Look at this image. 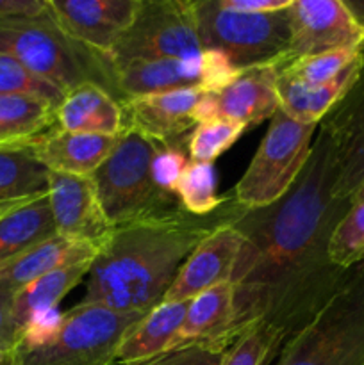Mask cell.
<instances>
[{
    "label": "cell",
    "mask_w": 364,
    "mask_h": 365,
    "mask_svg": "<svg viewBox=\"0 0 364 365\" xmlns=\"http://www.w3.org/2000/svg\"><path fill=\"white\" fill-rule=\"evenodd\" d=\"M338 168L327 132L318 125L313 152L288 195L234 221L241 252L232 271L236 335L264 321L288 341L309 323L345 280L330 259V239L350 202L335 195Z\"/></svg>",
    "instance_id": "obj_1"
},
{
    "label": "cell",
    "mask_w": 364,
    "mask_h": 365,
    "mask_svg": "<svg viewBox=\"0 0 364 365\" xmlns=\"http://www.w3.org/2000/svg\"><path fill=\"white\" fill-rule=\"evenodd\" d=\"M241 212L228 195L225 205L206 217L175 210L113 227L89 266L79 303L121 314L148 312L163 302L189 253Z\"/></svg>",
    "instance_id": "obj_2"
},
{
    "label": "cell",
    "mask_w": 364,
    "mask_h": 365,
    "mask_svg": "<svg viewBox=\"0 0 364 365\" xmlns=\"http://www.w3.org/2000/svg\"><path fill=\"white\" fill-rule=\"evenodd\" d=\"M273 365H364V262L282 344Z\"/></svg>",
    "instance_id": "obj_3"
},
{
    "label": "cell",
    "mask_w": 364,
    "mask_h": 365,
    "mask_svg": "<svg viewBox=\"0 0 364 365\" xmlns=\"http://www.w3.org/2000/svg\"><path fill=\"white\" fill-rule=\"evenodd\" d=\"M0 53L16 59L64 95L86 82L114 88L106 59L68 38L49 13L38 18L0 20Z\"/></svg>",
    "instance_id": "obj_4"
},
{
    "label": "cell",
    "mask_w": 364,
    "mask_h": 365,
    "mask_svg": "<svg viewBox=\"0 0 364 365\" xmlns=\"http://www.w3.org/2000/svg\"><path fill=\"white\" fill-rule=\"evenodd\" d=\"M159 143L139 132L123 130L102 166L93 175L100 207L111 227L182 210L178 200L156 187L152 159Z\"/></svg>",
    "instance_id": "obj_5"
},
{
    "label": "cell",
    "mask_w": 364,
    "mask_h": 365,
    "mask_svg": "<svg viewBox=\"0 0 364 365\" xmlns=\"http://www.w3.org/2000/svg\"><path fill=\"white\" fill-rule=\"evenodd\" d=\"M193 7L202 48L220 50L239 70L288 59L291 45L288 9L241 13L225 9L220 0H196Z\"/></svg>",
    "instance_id": "obj_6"
},
{
    "label": "cell",
    "mask_w": 364,
    "mask_h": 365,
    "mask_svg": "<svg viewBox=\"0 0 364 365\" xmlns=\"http://www.w3.org/2000/svg\"><path fill=\"white\" fill-rule=\"evenodd\" d=\"M316 132L318 125L296 121L278 109L256 155L231 192L232 200L243 210H257L284 198L309 160Z\"/></svg>",
    "instance_id": "obj_7"
},
{
    "label": "cell",
    "mask_w": 364,
    "mask_h": 365,
    "mask_svg": "<svg viewBox=\"0 0 364 365\" xmlns=\"http://www.w3.org/2000/svg\"><path fill=\"white\" fill-rule=\"evenodd\" d=\"M145 314L77 303L64 312L63 327L52 342L9 353L2 365H113L123 337Z\"/></svg>",
    "instance_id": "obj_8"
},
{
    "label": "cell",
    "mask_w": 364,
    "mask_h": 365,
    "mask_svg": "<svg viewBox=\"0 0 364 365\" xmlns=\"http://www.w3.org/2000/svg\"><path fill=\"white\" fill-rule=\"evenodd\" d=\"M202 50L193 2L141 0L131 27L103 59L113 70L136 61L184 59Z\"/></svg>",
    "instance_id": "obj_9"
},
{
    "label": "cell",
    "mask_w": 364,
    "mask_h": 365,
    "mask_svg": "<svg viewBox=\"0 0 364 365\" xmlns=\"http://www.w3.org/2000/svg\"><path fill=\"white\" fill-rule=\"evenodd\" d=\"M239 68L220 50H202L184 59L136 61L113 68V82L121 98L196 88L216 93L239 75Z\"/></svg>",
    "instance_id": "obj_10"
},
{
    "label": "cell",
    "mask_w": 364,
    "mask_h": 365,
    "mask_svg": "<svg viewBox=\"0 0 364 365\" xmlns=\"http://www.w3.org/2000/svg\"><path fill=\"white\" fill-rule=\"evenodd\" d=\"M288 59L364 45V21L341 0H293Z\"/></svg>",
    "instance_id": "obj_11"
},
{
    "label": "cell",
    "mask_w": 364,
    "mask_h": 365,
    "mask_svg": "<svg viewBox=\"0 0 364 365\" xmlns=\"http://www.w3.org/2000/svg\"><path fill=\"white\" fill-rule=\"evenodd\" d=\"M278 109V63L259 64L239 71L220 91L203 93L195 109V121L198 125L227 120L248 128L271 120Z\"/></svg>",
    "instance_id": "obj_12"
},
{
    "label": "cell",
    "mask_w": 364,
    "mask_h": 365,
    "mask_svg": "<svg viewBox=\"0 0 364 365\" xmlns=\"http://www.w3.org/2000/svg\"><path fill=\"white\" fill-rule=\"evenodd\" d=\"M141 0H46L54 24L70 39L107 57L134 21Z\"/></svg>",
    "instance_id": "obj_13"
},
{
    "label": "cell",
    "mask_w": 364,
    "mask_h": 365,
    "mask_svg": "<svg viewBox=\"0 0 364 365\" xmlns=\"http://www.w3.org/2000/svg\"><path fill=\"white\" fill-rule=\"evenodd\" d=\"M320 127L327 132L334 150L338 168L335 195L352 203L364 189V45L355 82L323 118Z\"/></svg>",
    "instance_id": "obj_14"
},
{
    "label": "cell",
    "mask_w": 364,
    "mask_h": 365,
    "mask_svg": "<svg viewBox=\"0 0 364 365\" xmlns=\"http://www.w3.org/2000/svg\"><path fill=\"white\" fill-rule=\"evenodd\" d=\"M203 93L188 88L121 98L125 130L139 132L159 145L182 146V138L188 141L196 127L195 109Z\"/></svg>",
    "instance_id": "obj_15"
},
{
    "label": "cell",
    "mask_w": 364,
    "mask_h": 365,
    "mask_svg": "<svg viewBox=\"0 0 364 365\" xmlns=\"http://www.w3.org/2000/svg\"><path fill=\"white\" fill-rule=\"evenodd\" d=\"M57 235L100 246L113 230L107 223L91 177H74L49 171L46 191Z\"/></svg>",
    "instance_id": "obj_16"
},
{
    "label": "cell",
    "mask_w": 364,
    "mask_h": 365,
    "mask_svg": "<svg viewBox=\"0 0 364 365\" xmlns=\"http://www.w3.org/2000/svg\"><path fill=\"white\" fill-rule=\"evenodd\" d=\"M234 221L218 227L189 253L163 302H189L207 289L231 282L245 241Z\"/></svg>",
    "instance_id": "obj_17"
},
{
    "label": "cell",
    "mask_w": 364,
    "mask_h": 365,
    "mask_svg": "<svg viewBox=\"0 0 364 365\" xmlns=\"http://www.w3.org/2000/svg\"><path fill=\"white\" fill-rule=\"evenodd\" d=\"M116 143L118 135L82 134L54 127L25 148L50 173L93 177Z\"/></svg>",
    "instance_id": "obj_18"
},
{
    "label": "cell",
    "mask_w": 364,
    "mask_h": 365,
    "mask_svg": "<svg viewBox=\"0 0 364 365\" xmlns=\"http://www.w3.org/2000/svg\"><path fill=\"white\" fill-rule=\"evenodd\" d=\"M57 127L70 132L120 135L125 130L121 100L95 82L70 89L56 110Z\"/></svg>",
    "instance_id": "obj_19"
},
{
    "label": "cell",
    "mask_w": 364,
    "mask_h": 365,
    "mask_svg": "<svg viewBox=\"0 0 364 365\" xmlns=\"http://www.w3.org/2000/svg\"><path fill=\"white\" fill-rule=\"evenodd\" d=\"M96 252H98V246L91 245V242L74 241V239L54 235L49 241L2 264L0 266V287L16 292L18 289L25 287L46 273L81 262H91Z\"/></svg>",
    "instance_id": "obj_20"
},
{
    "label": "cell",
    "mask_w": 364,
    "mask_h": 365,
    "mask_svg": "<svg viewBox=\"0 0 364 365\" xmlns=\"http://www.w3.org/2000/svg\"><path fill=\"white\" fill-rule=\"evenodd\" d=\"M236 328V292L231 282L200 292L188 302L177 346L189 342H220L231 346L238 339Z\"/></svg>",
    "instance_id": "obj_21"
},
{
    "label": "cell",
    "mask_w": 364,
    "mask_h": 365,
    "mask_svg": "<svg viewBox=\"0 0 364 365\" xmlns=\"http://www.w3.org/2000/svg\"><path fill=\"white\" fill-rule=\"evenodd\" d=\"M188 302H161L145 314L121 341L116 364L131 365L177 348Z\"/></svg>",
    "instance_id": "obj_22"
},
{
    "label": "cell",
    "mask_w": 364,
    "mask_h": 365,
    "mask_svg": "<svg viewBox=\"0 0 364 365\" xmlns=\"http://www.w3.org/2000/svg\"><path fill=\"white\" fill-rule=\"evenodd\" d=\"M363 64L360 59L335 81L323 86H305L300 82L282 77L278 73V98H280V110L289 118L302 123L320 125L323 118L335 107V103L346 95L359 75Z\"/></svg>",
    "instance_id": "obj_23"
},
{
    "label": "cell",
    "mask_w": 364,
    "mask_h": 365,
    "mask_svg": "<svg viewBox=\"0 0 364 365\" xmlns=\"http://www.w3.org/2000/svg\"><path fill=\"white\" fill-rule=\"evenodd\" d=\"M57 235L49 200L38 196L0 217V266Z\"/></svg>",
    "instance_id": "obj_24"
},
{
    "label": "cell",
    "mask_w": 364,
    "mask_h": 365,
    "mask_svg": "<svg viewBox=\"0 0 364 365\" xmlns=\"http://www.w3.org/2000/svg\"><path fill=\"white\" fill-rule=\"evenodd\" d=\"M56 110L34 96L0 95V148H25L57 127Z\"/></svg>",
    "instance_id": "obj_25"
},
{
    "label": "cell",
    "mask_w": 364,
    "mask_h": 365,
    "mask_svg": "<svg viewBox=\"0 0 364 365\" xmlns=\"http://www.w3.org/2000/svg\"><path fill=\"white\" fill-rule=\"evenodd\" d=\"M91 262H81L75 264V266H66L63 269L52 271V273H46L43 277L36 278L34 282L27 284L25 287L18 289L13 296V307H11V319H13L16 337L21 327L34 314L57 309L61 299L71 289L77 287L82 278L88 277Z\"/></svg>",
    "instance_id": "obj_26"
},
{
    "label": "cell",
    "mask_w": 364,
    "mask_h": 365,
    "mask_svg": "<svg viewBox=\"0 0 364 365\" xmlns=\"http://www.w3.org/2000/svg\"><path fill=\"white\" fill-rule=\"evenodd\" d=\"M49 191V171L27 148H0V203L27 202Z\"/></svg>",
    "instance_id": "obj_27"
},
{
    "label": "cell",
    "mask_w": 364,
    "mask_h": 365,
    "mask_svg": "<svg viewBox=\"0 0 364 365\" xmlns=\"http://www.w3.org/2000/svg\"><path fill=\"white\" fill-rule=\"evenodd\" d=\"M178 205L184 212L206 217L218 212L228 196L218 195V173L214 164L189 160L177 185Z\"/></svg>",
    "instance_id": "obj_28"
},
{
    "label": "cell",
    "mask_w": 364,
    "mask_h": 365,
    "mask_svg": "<svg viewBox=\"0 0 364 365\" xmlns=\"http://www.w3.org/2000/svg\"><path fill=\"white\" fill-rule=\"evenodd\" d=\"M360 48H339L316 56L296 57L278 63V73L305 86H323L335 81L360 59Z\"/></svg>",
    "instance_id": "obj_29"
},
{
    "label": "cell",
    "mask_w": 364,
    "mask_h": 365,
    "mask_svg": "<svg viewBox=\"0 0 364 365\" xmlns=\"http://www.w3.org/2000/svg\"><path fill=\"white\" fill-rule=\"evenodd\" d=\"M284 342V335L277 328L264 321H256L232 342L221 365H270Z\"/></svg>",
    "instance_id": "obj_30"
},
{
    "label": "cell",
    "mask_w": 364,
    "mask_h": 365,
    "mask_svg": "<svg viewBox=\"0 0 364 365\" xmlns=\"http://www.w3.org/2000/svg\"><path fill=\"white\" fill-rule=\"evenodd\" d=\"M330 259L341 269L364 262V189L352 200L332 234Z\"/></svg>",
    "instance_id": "obj_31"
},
{
    "label": "cell",
    "mask_w": 364,
    "mask_h": 365,
    "mask_svg": "<svg viewBox=\"0 0 364 365\" xmlns=\"http://www.w3.org/2000/svg\"><path fill=\"white\" fill-rule=\"evenodd\" d=\"M246 127L227 120H214L198 123L188 139V152L195 163H211L227 152L243 135Z\"/></svg>",
    "instance_id": "obj_32"
},
{
    "label": "cell",
    "mask_w": 364,
    "mask_h": 365,
    "mask_svg": "<svg viewBox=\"0 0 364 365\" xmlns=\"http://www.w3.org/2000/svg\"><path fill=\"white\" fill-rule=\"evenodd\" d=\"M0 95L34 96L56 107H59L64 98V93L56 86L32 73L29 68L6 53H0Z\"/></svg>",
    "instance_id": "obj_33"
},
{
    "label": "cell",
    "mask_w": 364,
    "mask_h": 365,
    "mask_svg": "<svg viewBox=\"0 0 364 365\" xmlns=\"http://www.w3.org/2000/svg\"><path fill=\"white\" fill-rule=\"evenodd\" d=\"M231 346L220 342H189L166 353L131 365H221Z\"/></svg>",
    "instance_id": "obj_34"
},
{
    "label": "cell",
    "mask_w": 364,
    "mask_h": 365,
    "mask_svg": "<svg viewBox=\"0 0 364 365\" xmlns=\"http://www.w3.org/2000/svg\"><path fill=\"white\" fill-rule=\"evenodd\" d=\"M188 157L182 146L159 145L152 159V178L159 192L177 200V185L188 166Z\"/></svg>",
    "instance_id": "obj_35"
},
{
    "label": "cell",
    "mask_w": 364,
    "mask_h": 365,
    "mask_svg": "<svg viewBox=\"0 0 364 365\" xmlns=\"http://www.w3.org/2000/svg\"><path fill=\"white\" fill-rule=\"evenodd\" d=\"M46 13V0H0V20L38 18Z\"/></svg>",
    "instance_id": "obj_36"
},
{
    "label": "cell",
    "mask_w": 364,
    "mask_h": 365,
    "mask_svg": "<svg viewBox=\"0 0 364 365\" xmlns=\"http://www.w3.org/2000/svg\"><path fill=\"white\" fill-rule=\"evenodd\" d=\"M13 291L0 287V346L7 353L13 349L16 342V331H14L13 319H11V307H13Z\"/></svg>",
    "instance_id": "obj_37"
},
{
    "label": "cell",
    "mask_w": 364,
    "mask_h": 365,
    "mask_svg": "<svg viewBox=\"0 0 364 365\" xmlns=\"http://www.w3.org/2000/svg\"><path fill=\"white\" fill-rule=\"evenodd\" d=\"M225 9L241 13H278L291 7L293 0H220Z\"/></svg>",
    "instance_id": "obj_38"
},
{
    "label": "cell",
    "mask_w": 364,
    "mask_h": 365,
    "mask_svg": "<svg viewBox=\"0 0 364 365\" xmlns=\"http://www.w3.org/2000/svg\"><path fill=\"white\" fill-rule=\"evenodd\" d=\"M32 200H34V198H32ZM27 202H29V200H27ZM21 203H25V202H6V203H0V217H2L4 214L11 212V210H13L14 207L21 205Z\"/></svg>",
    "instance_id": "obj_39"
},
{
    "label": "cell",
    "mask_w": 364,
    "mask_h": 365,
    "mask_svg": "<svg viewBox=\"0 0 364 365\" xmlns=\"http://www.w3.org/2000/svg\"><path fill=\"white\" fill-rule=\"evenodd\" d=\"M4 359H6V351H4V348L0 346V365L4 364Z\"/></svg>",
    "instance_id": "obj_40"
}]
</instances>
